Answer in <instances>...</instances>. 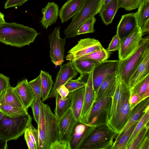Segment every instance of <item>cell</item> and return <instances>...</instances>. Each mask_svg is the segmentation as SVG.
Listing matches in <instances>:
<instances>
[{"mask_svg":"<svg viewBox=\"0 0 149 149\" xmlns=\"http://www.w3.org/2000/svg\"><path fill=\"white\" fill-rule=\"evenodd\" d=\"M40 34L34 29L14 22L0 25V42L21 48L33 42Z\"/></svg>","mask_w":149,"mask_h":149,"instance_id":"6da1fadb","label":"cell"},{"mask_svg":"<svg viewBox=\"0 0 149 149\" xmlns=\"http://www.w3.org/2000/svg\"><path fill=\"white\" fill-rule=\"evenodd\" d=\"M38 125L39 149H49L51 144L58 139L57 123L50 107L42 102Z\"/></svg>","mask_w":149,"mask_h":149,"instance_id":"7a4b0ae2","label":"cell"},{"mask_svg":"<svg viewBox=\"0 0 149 149\" xmlns=\"http://www.w3.org/2000/svg\"><path fill=\"white\" fill-rule=\"evenodd\" d=\"M149 52V36L142 38L137 49L126 58L118 60V78L127 85L131 75Z\"/></svg>","mask_w":149,"mask_h":149,"instance_id":"3957f363","label":"cell"},{"mask_svg":"<svg viewBox=\"0 0 149 149\" xmlns=\"http://www.w3.org/2000/svg\"><path fill=\"white\" fill-rule=\"evenodd\" d=\"M102 6V0H84L81 8L64 31L65 38H70L76 36L77 32L82 25L99 13Z\"/></svg>","mask_w":149,"mask_h":149,"instance_id":"277c9868","label":"cell"},{"mask_svg":"<svg viewBox=\"0 0 149 149\" xmlns=\"http://www.w3.org/2000/svg\"><path fill=\"white\" fill-rule=\"evenodd\" d=\"M116 135L106 122L99 123L96 125L80 149H111Z\"/></svg>","mask_w":149,"mask_h":149,"instance_id":"5b68a950","label":"cell"},{"mask_svg":"<svg viewBox=\"0 0 149 149\" xmlns=\"http://www.w3.org/2000/svg\"><path fill=\"white\" fill-rule=\"evenodd\" d=\"M32 119L29 113L14 118L4 115L0 120V136L8 141L17 139L24 133Z\"/></svg>","mask_w":149,"mask_h":149,"instance_id":"8992f818","label":"cell"},{"mask_svg":"<svg viewBox=\"0 0 149 149\" xmlns=\"http://www.w3.org/2000/svg\"><path fill=\"white\" fill-rule=\"evenodd\" d=\"M122 82V95L120 105L116 116L108 123L110 129L117 135L124 127L130 118L132 110L129 100L130 95V89L128 85Z\"/></svg>","mask_w":149,"mask_h":149,"instance_id":"52a82bcc","label":"cell"},{"mask_svg":"<svg viewBox=\"0 0 149 149\" xmlns=\"http://www.w3.org/2000/svg\"><path fill=\"white\" fill-rule=\"evenodd\" d=\"M116 86L107 91L94 102L89 115L88 124L97 125L106 122L107 116L111 106Z\"/></svg>","mask_w":149,"mask_h":149,"instance_id":"ba28073f","label":"cell"},{"mask_svg":"<svg viewBox=\"0 0 149 149\" xmlns=\"http://www.w3.org/2000/svg\"><path fill=\"white\" fill-rule=\"evenodd\" d=\"M60 26H57L49 36L50 56L51 61L56 66L62 65L64 61L65 38L60 37Z\"/></svg>","mask_w":149,"mask_h":149,"instance_id":"9c48e42d","label":"cell"},{"mask_svg":"<svg viewBox=\"0 0 149 149\" xmlns=\"http://www.w3.org/2000/svg\"><path fill=\"white\" fill-rule=\"evenodd\" d=\"M103 47L100 41L94 38L81 39L67 52L65 59L69 61L78 59Z\"/></svg>","mask_w":149,"mask_h":149,"instance_id":"30bf717a","label":"cell"},{"mask_svg":"<svg viewBox=\"0 0 149 149\" xmlns=\"http://www.w3.org/2000/svg\"><path fill=\"white\" fill-rule=\"evenodd\" d=\"M118 64V60H106L98 63L95 66L93 73L95 93L109 75L117 72Z\"/></svg>","mask_w":149,"mask_h":149,"instance_id":"8fae6325","label":"cell"},{"mask_svg":"<svg viewBox=\"0 0 149 149\" xmlns=\"http://www.w3.org/2000/svg\"><path fill=\"white\" fill-rule=\"evenodd\" d=\"M143 34L138 26L128 36L120 39L118 51L119 60H122L131 54L138 48Z\"/></svg>","mask_w":149,"mask_h":149,"instance_id":"7c38bea8","label":"cell"},{"mask_svg":"<svg viewBox=\"0 0 149 149\" xmlns=\"http://www.w3.org/2000/svg\"><path fill=\"white\" fill-rule=\"evenodd\" d=\"M96 125L77 122L74 127L70 141L71 149H80Z\"/></svg>","mask_w":149,"mask_h":149,"instance_id":"4fadbf2b","label":"cell"},{"mask_svg":"<svg viewBox=\"0 0 149 149\" xmlns=\"http://www.w3.org/2000/svg\"><path fill=\"white\" fill-rule=\"evenodd\" d=\"M60 69L56 77V79L48 97L53 98L56 94V90L61 86L65 85L69 80L76 77L78 72L73 67L71 61L60 65Z\"/></svg>","mask_w":149,"mask_h":149,"instance_id":"5bb4252c","label":"cell"},{"mask_svg":"<svg viewBox=\"0 0 149 149\" xmlns=\"http://www.w3.org/2000/svg\"><path fill=\"white\" fill-rule=\"evenodd\" d=\"M94 67L88 74V78L86 82L85 87L84 104L81 116V121L87 123L88 122L89 113L94 102L95 93L93 79Z\"/></svg>","mask_w":149,"mask_h":149,"instance_id":"9a60e30c","label":"cell"},{"mask_svg":"<svg viewBox=\"0 0 149 149\" xmlns=\"http://www.w3.org/2000/svg\"><path fill=\"white\" fill-rule=\"evenodd\" d=\"M59 140L70 142L74 127L78 122L70 109L59 120H57Z\"/></svg>","mask_w":149,"mask_h":149,"instance_id":"2e32d148","label":"cell"},{"mask_svg":"<svg viewBox=\"0 0 149 149\" xmlns=\"http://www.w3.org/2000/svg\"><path fill=\"white\" fill-rule=\"evenodd\" d=\"M137 26L134 13L124 15L118 25L116 34L120 39H122L130 35Z\"/></svg>","mask_w":149,"mask_h":149,"instance_id":"e0dca14e","label":"cell"},{"mask_svg":"<svg viewBox=\"0 0 149 149\" xmlns=\"http://www.w3.org/2000/svg\"><path fill=\"white\" fill-rule=\"evenodd\" d=\"M13 89L27 111L35 99L33 91L27 79L18 83Z\"/></svg>","mask_w":149,"mask_h":149,"instance_id":"ac0fdd59","label":"cell"},{"mask_svg":"<svg viewBox=\"0 0 149 149\" xmlns=\"http://www.w3.org/2000/svg\"><path fill=\"white\" fill-rule=\"evenodd\" d=\"M149 109L148 97L141 101L132 109L127 122L120 132L115 137L114 142L118 140L127 130L134 123L139 120L145 112Z\"/></svg>","mask_w":149,"mask_h":149,"instance_id":"d6986e66","label":"cell"},{"mask_svg":"<svg viewBox=\"0 0 149 149\" xmlns=\"http://www.w3.org/2000/svg\"><path fill=\"white\" fill-rule=\"evenodd\" d=\"M41 11L43 16L40 22L43 28L47 29L56 22L59 16V7L53 2H48Z\"/></svg>","mask_w":149,"mask_h":149,"instance_id":"ffe728a7","label":"cell"},{"mask_svg":"<svg viewBox=\"0 0 149 149\" xmlns=\"http://www.w3.org/2000/svg\"><path fill=\"white\" fill-rule=\"evenodd\" d=\"M84 0H68L59 12L62 23L73 17L81 8Z\"/></svg>","mask_w":149,"mask_h":149,"instance_id":"44dd1931","label":"cell"},{"mask_svg":"<svg viewBox=\"0 0 149 149\" xmlns=\"http://www.w3.org/2000/svg\"><path fill=\"white\" fill-rule=\"evenodd\" d=\"M148 74H149V52L146 54L131 75L127 85L131 89L138 82Z\"/></svg>","mask_w":149,"mask_h":149,"instance_id":"7402d4cb","label":"cell"},{"mask_svg":"<svg viewBox=\"0 0 149 149\" xmlns=\"http://www.w3.org/2000/svg\"><path fill=\"white\" fill-rule=\"evenodd\" d=\"M85 87L72 92L70 109L75 119L78 122H83L81 116L84 104Z\"/></svg>","mask_w":149,"mask_h":149,"instance_id":"603a6c76","label":"cell"},{"mask_svg":"<svg viewBox=\"0 0 149 149\" xmlns=\"http://www.w3.org/2000/svg\"><path fill=\"white\" fill-rule=\"evenodd\" d=\"M0 104H7L26 110L14 91L13 87L10 85L4 89L0 93Z\"/></svg>","mask_w":149,"mask_h":149,"instance_id":"cb8c5ba5","label":"cell"},{"mask_svg":"<svg viewBox=\"0 0 149 149\" xmlns=\"http://www.w3.org/2000/svg\"><path fill=\"white\" fill-rule=\"evenodd\" d=\"M121 95L122 82L118 78L115 91L112 97L111 106L107 116L106 123H109L118 112L120 105Z\"/></svg>","mask_w":149,"mask_h":149,"instance_id":"d4e9b609","label":"cell"},{"mask_svg":"<svg viewBox=\"0 0 149 149\" xmlns=\"http://www.w3.org/2000/svg\"><path fill=\"white\" fill-rule=\"evenodd\" d=\"M119 0H111L107 4L102 6L99 12L103 22L107 25L111 24L119 8Z\"/></svg>","mask_w":149,"mask_h":149,"instance_id":"484cf974","label":"cell"},{"mask_svg":"<svg viewBox=\"0 0 149 149\" xmlns=\"http://www.w3.org/2000/svg\"><path fill=\"white\" fill-rule=\"evenodd\" d=\"M72 92H70L65 98H62L58 93L56 95L54 115L57 120L60 119L70 109Z\"/></svg>","mask_w":149,"mask_h":149,"instance_id":"4316f807","label":"cell"},{"mask_svg":"<svg viewBox=\"0 0 149 149\" xmlns=\"http://www.w3.org/2000/svg\"><path fill=\"white\" fill-rule=\"evenodd\" d=\"M72 61L73 66L81 76L78 79L80 81L83 76L88 74L93 68L98 63L84 59H77Z\"/></svg>","mask_w":149,"mask_h":149,"instance_id":"83f0119b","label":"cell"},{"mask_svg":"<svg viewBox=\"0 0 149 149\" xmlns=\"http://www.w3.org/2000/svg\"><path fill=\"white\" fill-rule=\"evenodd\" d=\"M118 79L117 72L109 75L95 93L94 102L99 99L107 91L116 85Z\"/></svg>","mask_w":149,"mask_h":149,"instance_id":"f1b7e54d","label":"cell"},{"mask_svg":"<svg viewBox=\"0 0 149 149\" xmlns=\"http://www.w3.org/2000/svg\"><path fill=\"white\" fill-rule=\"evenodd\" d=\"M40 74L42 90L41 98L42 101L44 102L48 98L54 82L52 76L49 72L41 70Z\"/></svg>","mask_w":149,"mask_h":149,"instance_id":"f546056e","label":"cell"},{"mask_svg":"<svg viewBox=\"0 0 149 149\" xmlns=\"http://www.w3.org/2000/svg\"><path fill=\"white\" fill-rule=\"evenodd\" d=\"M134 14L138 26L141 29L144 24L149 21V0L144 1Z\"/></svg>","mask_w":149,"mask_h":149,"instance_id":"4dcf8cb0","label":"cell"},{"mask_svg":"<svg viewBox=\"0 0 149 149\" xmlns=\"http://www.w3.org/2000/svg\"><path fill=\"white\" fill-rule=\"evenodd\" d=\"M139 120L134 123L118 140L113 142L111 149H126L127 142Z\"/></svg>","mask_w":149,"mask_h":149,"instance_id":"1f68e13d","label":"cell"},{"mask_svg":"<svg viewBox=\"0 0 149 149\" xmlns=\"http://www.w3.org/2000/svg\"><path fill=\"white\" fill-rule=\"evenodd\" d=\"M109 56L110 53L103 47L79 59H87L100 63L107 60Z\"/></svg>","mask_w":149,"mask_h":149,"instance_id":"d6a6232c","label":"cell"},{"mask_svg":"<svg viewBox=\"0 0 149 149\" xmlns=\"http://www.w3.org/2000/svg\"><path fill=\"white\" fill-rule=\"evenodd\" d=\"M0 110L3 115L10 118L17 117L28 113L25 109L2 104H0Z\"/></svg>","mask_w":149,"mask_h":149,"instance_id":"836d02e7","label":"cell"},{"mask_svg":"<svg viewBox=\"0 0 149 149\" xmlns=\"http://www.w3.org/2000/svg\"><path fill=\"white\" fill-rule=\"evenodd\" d=\"M149 123V111L147 110L138 122L127 142L126 149H127L131 143L142 129Z\"/></svg>","mask_w":149,"mask_h":149,"instance_id":"e575fe53","label":"cell"},{"mask_svg":"<svg viewBox=\"0 0 149 149\" xmlns=\"http://www.w3.org/2000/svg\"><path fill=\"white\" fill-rule=\"evenodd\" d=\"M149 123L146 124L134 139L127 149H139L141 143L148 133Z\"/></svg>","mask_w":149,"mask_h":149,"instance_id":"d590c367","label":"cell"},{"mask_svg":"<svg viewBox=\"0 0 149 149\" xmlns=\"http://www.w3.org/2000/svg\"><path fill=\"white\" fill-rule=\"evenodd\" d=\"M149 86V74L138 82L130 89V94H137L141 95Z\"/></svg>","mask_w":149,"mask_h":149,"instance_id":"8d00e7d4","label":"cell"},{"mask_svg":"<svg viewBox=\"0 0 149 149\" xmlns=\"http://www.w3.org/2000/svg\"><path fill=\"white\" fill-rule=\"evenodd\" d=\"M96 20L95 17L88 19L78 29L76 33V36L93 33L94 31V25Z\"/></svg>","mask_w":149,"mask_h":149,"instance_id":"74e56055","label":"cell"},{"mask_svg":"<svg viewBox=\"0 0 149 149\" xmlns=\"http://www.w3.org/2000/svg\"><path fill=\"white\" fill-rule=\"evenodd\" d=\"M145 0H119V6L126 10L131 11L138 8Z\"/></svg>","mask_w":149,"mask_h":149,"instance_id":"f35d334b","label":"cell"},{"mask_svg":"<svg viewBox=\"0 0 149 149\" xmlns=\"http://www.w3.org/2000/svg\"><path fill=\"white\" fill-rule=\"evenodd\" d=\"M29 83L33 91L35 97L41 99L42 90L40 74Z\"/></svg>","mask_w":149,"mask_h":149,"instance_id":"ab89813d","label":"cell"},{"mask_svg":"<svg viewBox=\"0 0 149 149\" xmlns=\"http://www.w3.org/2000/svg\"><path fill=\"white\" fill-rule=\"evenodd\" d=\"M42 102L41 99L35 97L31 106L32 111L33 119L37 125L38 124L39 120Z\"/></svg>","mask_w":149,"mask_h":149,"instance_id":"60d3db41","label":"cell"},{"mask_svg":"<svg viewBox=\"0 0 149 149\" xmlns=\"http://www.w3.org/2000/svg\"><path fill=\"white\" fill-rule=\"evenodd\" d=\"M86 84V82L81 81L78 78L76 79L70 80L65 85L70 92H71L85 87Z\"/></svg>","mask_w":149,"mask_h":149,"instance_id":"b9f144b4","label":"cell"},{"mask_svg":"<svg viewBox=\"0 0 149 149\" xmlns=\"http://www.w3.org/2000/svg\"><path fill=\"white\" fill-rule=\"evenodd\" d=\"M29 135L36 146L37 149H39V134L38 130H36L30 122L27 127Z\"/></svg>","mask_w":149,"mask_h":149,"instance_id":"7bdbcfd3","label":"cell"},{"mask_svg":"<svg viewBox=\"0 0 149 149\" xmlns=\"http://www.w3.org/2000/svg\"><path fill=\"white\" fill-rule=\"evenodd\" d=\"M49 149H71L69 141L58 139L50 145Z\"/></svg>","mask_w":149,"mask_h":149,"instance_id":"ee69618b","label":"cell"},{"mask_svg":"<svg viewBox=\"0 0 149 149\" xmlns=\"http://www.w3.org/2000/svg\"><path fill=\"white\" fill-rule=\"evenodd\" d=\"M120 47V39L116 34L113 37L108 48L106 49L108 52L118 50Z\"/></svg>","mask_w":149,"mask_h":149,"instance_id":"f6af8a7d","label":"cell"},{"mask_svg":"<svg viewBox=\"0 0 149 149\" xmlns=\"http://www.w3.org/2000/svg\"><path fill=\"white\" fill-rule=\"evenodd\" d=\"M143 100L141 96L137 94H130L129 102L131 110L137 104Z\"/></svg>","mask_w":149,"mask_h":149,"instance_id":"bcb514c9","label":"cell"},{"mask_svg":"<svg viewBox=\"0 0 149 149\" xmlns=\"http://www.w3.org/2000/svg\"><path fill=\"white\" fill-rule=\"evenodd\" d=\"M28 0H7L5 3L6 9L10 8L20 6Z\"/></svg>","mask_w":149,"mask_h":149,"instance_id":"7dc6e473","label":"cell"},{"mask_svg":"<svg viewBox=\"0 0 149 149\" xmlns=\"http://www.w3.org/2000/svg\"><path fill=\"white\" fill-rule=\"evenodd\" d=\"M10 78L0 73V93L4 89L10 86Z\"/></svg>","mask_w":149,"mask_h":149,"instance_id":"c3c4849f","label":"cell"},{"mask_svg":"<svg viewBox=\"0 0 149 149\" xmlns=\"http://www.w3.org/2000/svg\"><path fill=\"white\" fill-rule=\"evenodd\" d=\"M24 136L28 148L37 149L36 145L33 142L29 135L28 131L27 128L24 132Z\"/></svg>","mask_w":149,"mask_h":149,"instance_id":"681fc988","label":"cell"},{"mask_svg":"<svg viewBox=\"0 0 149 149\" xmlns=\"http://www.w3.org/2000/svg\"><path fill=\"white\" fill-rule=\"evenodd\" d=\"M56 92L63 98H66L70 92L65 85H62L56 90Z\"/></svg>","mask_w":149,"mask_h":149,"instance_id":"f907efd6","label":"cell"},{"mask_svg":"<svg viewBox=\"0 0 149 149\" xmlns=\"http://www.w3.org/2000/svg\"><path fill=\"white\" fill-rule=\"evenodd\" d=\"M139 149H149V139L148 133L141 143Z\"/></svg>","mask_w":149,"mask_h":149,"instance_id":"816d5d0a","label":"cell"},{"mask_svg":"<svg viewBox=\"0 0 149 149\" xmlns=\"http://www.w3.org/2000/svg\"><path fill=\"white\" fill-rule=\"evenodd\" d=\"M8 141L0 136V149L8 148Z\"/></svg>","mask_w":149,"mask_h":149,"instance_id":"f5cc1de1","label":"cell"},{"mask_svg":"<svg viewBox=\"0 0 149 149\" xmlns=\"http://www.w3.org/2000/svg\"><path fill=\"white\" fill-rule=\"evenodd\" d=\"M141 31L143 35L144 34L148 33L149 31V21H148L141 28Z\"/></svg>","mask_w":149,"mask_h":149,"instance_id":"db71d44e","label":"cell"},{"mask_svg":"<svg viewBox=\"0 0 149 149\" xmlns=\"http://www.w3.org/2000/svg\"><path fill=\"white\" fill-rule=\"evenodd\" d=\"M149 96V86H148L146 90L141 95V97L143 100L148 97Z\"/></svg>","mask_w":149,"mask_h":149,"instance_id":"11a10c76","label":"cell"},{"mask_svg":"<svg viewBox=\"0 0 149 149\" xmlns=\"http://www.w3.org/2000/svg\"><path fill=\"white\" fill-rule=\"evenodd\" d=\"M6 22L3 14L0 11V25L5 23Z\"/></svg>","mask_w":149,"mask_h":149,"instance_id":"9f6ffc18","label":"cell"},{"mask_svg":"<svg viewBox=\"0 0 149 149\" xmlns=\"http://www.w3.org/2000/svg\"><path fill=\"white\" fill-rule=\"evenodd\" d=\"M111 0H102V6L106 4Z\"/></svg>","mask_w":149,"mask_h":149,"instance_id":"6f0895ef","label":"cell"},{"mask_svg":"<svg viewBox=\"0 0 149 149\" xmlns=\"http://www.w3.org/2000/svg\"><path fill=\"white\" fill-rule=\"evenodd\" d=\"M3 114L0 110V120H1L3 118Z\"/></svg>","mask_w":149,"mask_h":149,"instance_id":"680465c9","label":"cell"}]
</instances>
